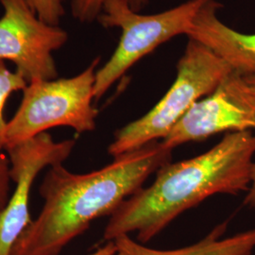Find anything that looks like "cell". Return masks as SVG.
Instances as JSON below:
<instances>
[{"label":"cell","mask_w":255,"mask_h":255,"mask_svg":"<svg viewBox=\"0 0 255 255\" xmlns=\"http://www.w3.org/2000/svg\"><path fill=\"white\" fill-rule=\"evenodd\" d=\"M171 149L159 141L116 157L90 173L51 166L40 193L45 203L12 248L10 255H59L94 220L112 216L146 179L170 162Z\"/></svg>","instance_id":"1"},{"label":"cell","mask_w":255,"mask_h":255,"mask_svg":"<svg viewBox=\"0 0 255 255\" xmlns=\"http://www.w3.org/2000/svg\"><path fill=\"white\" fill-rule=\"evenodd\" d=\"M255 154L251 130L229 132L208 151L156 171L154 182L124 201L110 218L103 238L107 242L137 233L146 243L186 210L215 194L249 191Z\"/></svg>","instance_id":"2"},{"label":"cell","mask_w":255,"mask_h":255,"mask_svg":"<svg viewBox=\"0 0 255 255\" xmlns=\"http://www.w3.org/2000/svg\"><path fill=\"white\" fill-rule=\"evenodd\" d=\"M233 69L201 42L189 39L169 90L145 116L116 132L108 147L114 158L164 139L199 101L209 96Z\"/></svg>","instance_id":"3"},{"label":"cell","mask_w":255,"mask_h":255,"mask_svg":"<svg viewBox=\"0 0 255 255\" xmlns=\"http://www.w3.org/2000/svg\"><path fill=\"white\" fill-rule=\"evenodd\" d=\"M210 0H187L153 14H141L126 0H107L98 22L106 28H119V45L106 64L97 70L95 101L146 55L179 35H187L202 7Z\"/></svg>","instance_id":"4"},{"label":"cell","mask_w":255,"mask_h":255,"mask_svg":"<svg viewBox=\"0 0 255 255\" xmlns=\"http://www.w3.org/2000/svg\"><path fill=\"white\" fill-rule=\"evenodd\" d=\"M96 58L81 73L71 78L27 83L19 108L7 123L6 147L46 132L51 128H72L77 132L96 128ZM5 147V148H6Z\"/></svg>","instance_id":"5"},{"label":"cell","mask_w":255,"mask_h":255,"mask_svg":"<svg viewBox=\"0 0 255 255\" xmlns=\"http://www.w3.org/2000/svg\"><path fill=\"white\" fill-rule=\"evenodd\" d=\"M0 61L10 62L27 83L57 79L53 53L64 46L68 33L48 24L27 0H0Z\"/></svg>","instance_id":"6"},{"label":"cell","mask_w":255,"mask_h":255,"mask_svg":"<svg viewBox=\"0 0 255 255\" xmlns=\"http://www.w3.org/2000/svg\"><path fill=\"white\" fill-rule=\"evenodd\" d=\"M76 145L75 140L56 142L47 132L8 146L10 180L15 187L0 214V255H10L21 234L32 221L29 216L30 189L46 166L63 164Z\"/></svg>","instance_id":"7"},{"label":"cell","mask_w":255,"mask_h":255,"mask_svg":"<svg viewBox=\"0 0 255 255\" xmlns=\"http://www.w3.org/2000/svg\"><path fill=\"white\" fill-rule=\"evenodd\" d=\"M232 73L215 91L188 111L161 141L163 146L172 150L176 146L204 140L220 132L255 128V109L242 99Z\"/></svg>","instance_id":"8"},{"label":"cell","mask_w":255,"mask_h":255,"mask_svg":"<svg viewBox=\"0 0 255 255\" xmlns=\"http://www.w3.org/2000/svg\"><path fill=\"white\" fill-rule=\"evenodd\" d=\"M221 4L210 0L198 13L186 36L208 46L240 74L255 72V34H247L225 25L218 16Z\"/></svg>","instance_id":"9"},{"label":"cell","mask_w":255,"mask_h":255,"mask_svg":"<svg viewBox=\"0 0 255 255\" xmlns=\"http://www.w3.org/2000/svg\"><path fill=\"white\" fill-rule=\"evenodd\" d=\"M227 222L219 224L191 246L177 250H155L125 235L114 240L116 255H252L255 250V229L222 238Z\"/></svg>","instance_id":"10"},{"label":"cell","mask_w":255,"mask_h":255,"mask_svg":"<svg viewBox=\"0 0 255 255\" xmlns=\"http://www.w3.org/2000/svg\"><path fill=\"white\" fill-rule=\"evenodd\" d=\"M27 82L18 72L10 71L5 62L0 61V150L6 147L7 123L4 119V107L10 95L23 91Z\"/></svg>","instance_id":"11"},{"label":"cell","mask_w":255,"mask_h":255,"mask_svg":"<svg viewBox=\"0 0 255 255\" xmlns=\"http://www.w3.org/2000/svg\"><path fill=\"white\" fill-rule=\"evenodd\" d=\"M107 0H70L74 18L81 23H92L98 20ZM136 11L143 9L149 0H126Z\"/></svg>","instance_id":"12"},{"label":"cell","mask_w":255,"mask_h":255,"mask_svg":"<svg viewBox=\"0 0 255 255\" xmlns=\"http://www.w3.org/2000/svg\"><path fill=\"white\" fill-rule=\"evenodd\" d=\"M66 0H27L32 10L48 24L60 26L64 17V3Z\"/></svg>","instance_id":"13"},{"label":"cell","mask_w":255,"mask_h":255,"mask_svg":"<svg viewBox=\"0 0 255 255\" xmlns=\"http://www.w3.org/2000/svg\"><path fill=\"white\" fill-rule=\"evenodd\" d=\"M10 181L9 157L0 150V214L7 206L10 197Z\"/></svg>","instance_id":"14"},{"label":"cell","mask_w":255,"mask_h":255,"mask_svg":"<svg viewBox=\"0 0 255 255\" xmlns=\"http://www.w3.org/2000/svg\"><path fill=\"white\" fill-rule=\"evenodd\" d=\"M235 79L243 99L255 109V72L250 74L235 72Z\"/></svg>","instance_id":"15"},{"label":"cell","mask_w":255,"mask_h":255,"mask_svg":"<svg viewBox=\"0 0 255 255\" xmlns=\"http://www.w3.org/2000/svg\"><path fill=\"white\" fill-rule=\"evenodd\" d=\"M245 204L249 205L251 208L255 209V162L253 165V171H252V182L251 186L248 191Z\"/></svg>","instance_id":"16"},{"label":"cell","mask_w":255,"mask_h":255,"mask_svg":"<svg viewBox=\"0 0 255 255\" xmlns=\"http://www.w3.org/2000/svg\"><path fill=\"white\" fill-rule=\"evenodd\" d=\"M117 250L114 241L107 242L104 246L99 248L97 251L88 255H116Z\"/></svg>","instance_id":"17"}]
</instances>
